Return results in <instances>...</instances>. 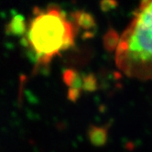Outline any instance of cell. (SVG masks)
Returning a JSON list of instances; mask_svg holds the SVG:
<instances>
[{
  "label": "cell",
  "instance_id": "7a4b0ae2",
  "mask_svg": "<svg viewBox=\"0 0 152 152\" xmlns=\"http://www.w3.org/2000/svg\"><path fill=\"white\" fill-rule=\"evenodd\" d=\"M115 62L129 77L152 80V1L140 4L116 41Z\"/></svg>",
  "mask_w": 152,
  "mask_h": 152
},
{
  "label": "cell",
  "instance_id": "6da1fadb",
  "mask_svg": "<svg viewBox=\"0 0 152 152\" xmlns=\"http://www.w3.org/2000/svg\"><path fill=\"white\" fill-rule=\"evenodd\" d=\"M76 29L73 21L60 8H37L28 24L23 42L37 66H44L73 45Z\"/></svg>",
  "mask_w": 152,
  "mask_h": 152
},
{
  "label": "cell",
  "instance_id": "3957f363",
  "mask_svg": "<svg viewBox=\"0 0 152 152\" xmlns=\"http://www.w3.org/2000/svg\"><path fill=\"white\" fill-rule=\"evenodd\" d=\"M64 80L70 87L69 95L72 100H75L83 90V77L73 71H67L64 74Z\"/></svg>",
  "mask_w": 152,
  "mask_h": 152
},
{
  "label": "cell",
  "instance_id": "277c9868",
  "mask_svg": "<svg viewBox=\"0 0 152 152\" xmlns=\"http://www.w3.org/2000/svg\"><path fill=\"white\" fill-rule=\"evenodd\" d=\"M28 24L24 17L20 14L15 15L7 25V33L14 36H25L28 30Z\"/></svg>",
  "mask_w": 152,
  "mask_h": 152
},
{
  "label": "cell",
  "instance_id": "5b68a950",
  "mask_svg": "<svg viewBox=\"0 0 152 152\" xmlns=\"http://www.w3.org/2000/svg\"><path fill=\"white\" fill-rule=\"evenodd\" d=\"M72 21L76 28H81L85 32V34H88L90 31L94 30V19L88 13L77 11L72 15Z\"/></svg>",
  "mask_w": 152,
  "mask_h": 152
},
{
  "label": "cell",
  "instance_id": "8992f818",
  "mask_svg": "<svg viewBox=\"0 0 152 152\" xmlns=\"http://www.w3.org/2000/svg\"><path fill=\"white\" fill-rule=\"evenodd\" d=\"M88 135L91 142L96 146L102 145L104 143V141L105 140V133L100 127L92 126L89 130Z\"/></svg>",
  "mask_w": 152,
  "mask_h": 152
}]
</instances>
